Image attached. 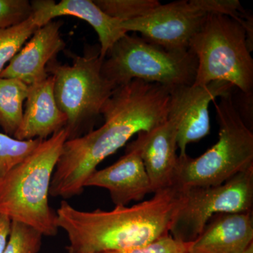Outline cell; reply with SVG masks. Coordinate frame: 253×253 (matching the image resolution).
I'll return each instance as SVG.
<instances>
[{"mask_svg":"<svg viewBox=\"0 0 253 253\" xmlns=\"http://www.w3.org/2000/svg\"><path fill=\"white\" fill-rule=\"evenodd\" d=\"M169 89L139 80L118 86L101 110L104 125L63 144L49 195L66 199L81 194L86 181L104 159L121 149L134 134L166 122Z\"/></svg>","mask_w":253,"mask_h":253,"instance_id":"6da1fadb","label":"cell"},{"mask_svg":"<svg viewBox=\"0 0 253 253\" xmlns=\"http://www.w3.org/2000/svg\"><path fill=\"white\" fill-rule=\"evenodd\" d=\"M181 199V190L168 188L131 207L82 211L67 201L56 211L57 224L67 234L68 253H102L141 247L169 235Z\"/></svg>","mask_w":253,"mask_h":253,"instance_id":"7a4b0ae2","label":"cell"},{"mask_svg":"<svg viewBox=\"0 0 253 253\" xmlns=\"http://www.w3.org/2000/svg\"><path fill=\"white\" fill-rule=\"evenodd\" d=\"M67 139L63 128L0 177V214L34 228L43 236L57 234V215L49 206V189Z\"/></svg>","mask_w":253,"mask_h":253,"instance_id":"3957f363","label":"cell"},{"mask_svg":"<svg viewBox=\"0 0 253 253\" xmlns=\"http://www.w3.org/2000/svg\"><path fill=\"white\" fill-rule=\"evenodd\" d=\"M214 101L219 139L196 158L178 156L172 186L179 190L220 185L253 168V133L241 116L232 92Z\"/></svg>","mask_w":253,"mask_h":253,"instance_id":"277c9868","label":"cell"},{"mask_svg":"<svg viewBox=\"0 0 253 253\" xmlns=\"http://www.w3.org/2000/svg\"><path fill=\"white\" fill-rule=\"evenodd\" d=\"M189 49L198 62L194 85L226 82L243 94L253 95L252 51L241 23L224 15H208Z\"/></svg>","mask_w":253,"mask_h":253,"instance_id":"5b68a950","label":"cell"},{"mask_svg":"<svg viewBox=\"0 0 253 253\" xmlns=\"http://www.w3.org/2000/svg\"><path fill=\"white\" fill-rule=\"evenodd\" d=\"M70 55L71 64H63L56 59L46 66L54 81L56 104L67 118V140L92 130L105 103L117 88L103 75L104 59L99 47L86 49L83 56Z\"/></svg>","mask_w":253,"mask_h":253,"instance_id":"8992f818","label":"cell"},{"mask_svg":"<svg viewBox=\"0 0 253 253\" xmlns=\"http://www.w3.org/2000/svg\"><path fill=\"white\" fill-rule=\"evenodd\" d=\"M197 66L190 49L168 50L142 37L126 33L105 56L101 71L117 87L133 80L173 87L192 85Z\"/></svg>","mask_w":253,"mask_h":253,"instance_id":"52a82bcc","label":"cell"},{"mask_svg":"<svg viewBox=\"0 0 253 253\" xmlns=\"http://www.w3.org/2000/svg\"><path fill=\"white\" fill-rule=\"evenodd\" d=\"M181 191L180 204L173 218L169 235L178 241L191 243L215 214L253 212V168L220 185Z\"/></svg>","mask_w":253,"mask_h":253,"instance_id":"ba28073f","label":"cell"},{"mask_svg":"<svg viewBox=\"0 0 253 253\" xmlns=\"http://www.w3.org/2000/svg\"><path fill=\"white\" fill-rule=\"evenodd\" d=\"M208 15L203 0H181L161 4L142 17L121 23V28L126 33H140L165 49L186 51Z\"/></svg>","mask_w":253,"mask_h":253,"instance_id":"9c48e42d","label":"cell"},{"mask_svg":"<svg viewBox=\"0 0 253 253\" xmlns=\"http://www.w3.org/2000/svg\"><path fill=\"white\" fill-rule=\"evenodd\" d=\"M234 86L214 81L206 85H181L169 89L168 119L175 123L179 156L186 154L188 145L210 134L209 105L217 97L232 92Z\"/></svg>","mask_w":253,"mask_h":253,"instance_id":"30bf717a","label":"cell"},{"mask_svg":"<svg viewBox=\"0 0 253 253\" xmlns=\"http://www.w3.org/2000/svg\"><path fill=\"white\" fill-rule=\"evenodd\" d=\"M61 26V21H51L38 28L1 71L0 78H16L31 86L49 77L46 66L66 46L60 33Z\"/></svg>","mask_w":253,"mask_h":253,"instance_id":"8fae6325","label":"cell"},{"mask_svg":"<svg viewBox=\"0 0 253 253\" xmlns=\"http://www.w3.org/2000/svg\"><path fill=\"white\" fill-rule=\"evenodd\" d=\"M137 135L127 146L139 152L152 193L172 187L178 161L175 123L168 118L163 124Z\"/></svg>","mask_w":253,"mask_h":253,"instance_id":"7c38bea8","label":"cell"},{"mask_svg":"<svg viewBox=\"0 0 253 253\" xmlns=\"http://www.w3.org/2000/svg\"><path fill=\"white\" fill-rule=\"evenodd\" d=\"M96 186L109 191L116 206H126L131 201H140L152 193L149 176L136 150L126 146V154L117 162L95 170L84 187Z\"/></svg>","mask_w":253,"mask_h":253,"instance_id":"4fadbf2b","label":"cell"},{"mask_svg":"<svg viewBox=\"0 0 253 253\" xmlns=\"http://www.w3.org/2000/svg\"><path fill=\"white\" fill-rule=\"evenodd\" d=\"M31 4L33 17L39 28L63 16L86 21L99 37L100 56L104 59L115 43L127 33L121 28V21L105 14L91 0H62L58 3L52 0H34Z\"/></svg>","mask_w":253,"mask_h":253,"instance_id":"5bb4252c","label":"cell"},{"mask_svg":"<svg viewBox=\"0 0 253 253\" xmlns=\"http://www.w3.org/2000/svg\"><path fill=\"white\" fill-rule=\"evenodd\" d=\"M22 121L13 136L14 139L45 140L65 128L67 118L56 104L51 76L29 86Z\"/></svg>","mask_w":253,"mask_h":253,"instance_id":"9a60e30c","label":"cell"},{"mask_svg":"<svg viewBox=\"0 0 253 253\" xmlns=\"http://www.w3.org/2000/svg\"><path fill=\"white\" fill-rule=\"evenodd\" d=\"M253 243V212L220 213L190 243L187 253H242Z\"/></svg>","mask_w":253,"mask_h":253,"instance_id":"2e32d148","label":"cell"},{"mask_svg":"<svg viewBox=\"0 0 253 253\" xmlns=\"http://www.w3.org/2000/svg\"><path fill=\"white\" fill-rule=\"evenodd\" d=\"M28 91L20 80L0 78V126L6 135L13 137L21 124Z\"/></svg>","mask_w":253,"mask_h":253,"instance_id":"e0dca14e","label":"cell"},{"mask_svg":"<svg viewBox=\"0 0 253 253\" xmlns=\"http://www.w3.org/2000/svg\"><path fill=\"white\" fill-rule=\"evenodd\" d=\"M39 28L33 16L24 23L7 29H0V73Z\"/></svg>","mask_w":253,"mask_h":253,"instance_id":"ac0fdd59","label":"cell"},{"mask_svg":"<svg viewBox=\"0 0 253 253\" xmlns=\"http://www.w3.org/2000/svg\"><path fill=\"white\" fill-rule=\"evenodd\" d=\"M105 14L121 22L145 16L161 4L157 0H95Z\"/></svg>","mask_w":253,"mask_h":253,"instance_id":"d6986e66","label":"cell"},{"mask_svg":"<svg viewBox=\"0 0 253 253\" xmlns=\"http://www.w3.org/2000/svg\"><path fill=\"white\" fill-rule=\"evenodd\" d=\"M42 141H20L0 132V177L31 155Z\"/></svg>","mask_w":253,"mask_h":253,"instance_id":"ffe728a7","label":"cell"},{"mask_svg":"<svg viewBox=\"0 0 253 253\" xmlns=\"http://www.w3.org/2000/svg\"><path fill=\"white\" fill-rule=\"evenodd\" d=\"M43 235L31 226L11 221L7 245L3 253H38Z\"/></svg>","mask_w":253,"mask_h":253,"instance_id":"44dd1931","label":"cell"},{"mask_svg":"<svg viewBox=\"0 0 253 253\" xmlns=\"http://www.w3.org/2000/svg\"><path fill=\"white\" fill-rule=\"evenodd\" d=\"M33 15L31 1L28 0H0V29L15 27Z\"/></svg>","mask_w":253,"mask_h":253,"instance_id":"7402d4cb","label":"cell"},{"mask_svg":"<svg viewBox=\"0 0 253 253\" xmlns=\"http://www.w3.org/2000/svg\"><path fill=\"white\" fill-rule=\"evenodd\" d=\"M189 244L168 235L141 247L102 253H187Z\"/></svg>","mask_w":253,"mask_h":253,"instance_id":"603a6c76","label":"cell"},{"mask_svg":"<svg viewBox=\"0 0 253 253\" xmlns=\"http://www.w3.org/2000/svg\"><path fill=\"white\" fill-rule=\"evenodd\" d=\"M11 220L9 217L0 214V253H4L7 245L11 231Z\"/></svg>","mask_w":253,"mask_h":253,"instance_id":"cb8c5ba5","label":"cell"},{"mask_svg":"<svg viewBox=\"0 0 253 253\" xmlns=\"http://www.w3.org/2000/svg\"><path fill=\"white\" fill-rule=\"evenodd\" d=\"M242 253H253V243L250 245L249 247L247 248L244 252Z\"/></svg>","mask_w":253,"mask_h":253,"instance_id":"d4e9b609","label":"cell"}]
</instances>
